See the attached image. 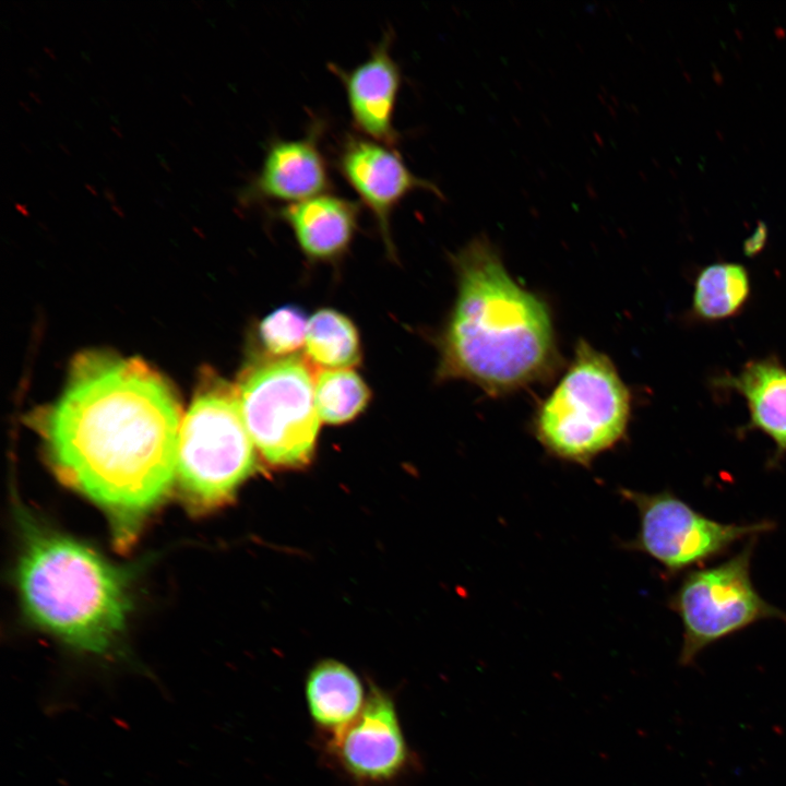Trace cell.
I'll use <instances>...</instances> for the list:
<instances>
[{"label": "cell", "instance_id": "obj_2", "mask_svg": "<svg viewBox=\"0 0 786 786\" xmlns=\"http://www.w3.org/2000/svg\"><path fill=\"white\" fill-rule=\"evenodd\" d=\"M452 263L457 290L436 338L437 379L465 380L498 396L549 377L559 356L547 303L514 281L486 235Z\"/></svg>", "mask_w": 786, "mask_h": 786}, {"label": "cell", "instance_id": "obj_9", "mask_svg": "<svg viewBox=\"0 0 786 786\" xmlns=\"http://www.w3.org/2000/svg\"><path fill=\"white\" fill-rule=\"evenodd\" d=\"M335 165L344 180L371 212L388 254L395 258L390 219L394 210L412 192L424 190L443 199L438 186L416 176L395 147L364 135L346 133Z\"/></svg>", "mask_w": 786, "mask_h": 786}, {"label": "cell", "instance_id": "obj_1", "mask_svg": "<svg viewBox=\"0 0 786 786\" xmlns=\"http://www.w3.org/2000/svg\"><path fill=\"white\" fill-rule=\"evenodd\" d=\"M180 426L176 395L155 370L87 352L37 427L57 476L103 509L127 547L172 486Z\"/></svg>", "mask_w": 786, "mask_h": 786}, {"label": "cell", "instance_id": "obj_3", "mask_svg": "<svg viewBox=\"0 0 786 786\" xmlns=\"http://www.w3.org/2000/svg\"><path fill=\"white\" fill-rule=\"evenodd\" d=\"M21 515L16 580L26 616L74 650L109 653L130 610L123 573L85 544Z\"/></svg>", "mask_w": 786, "mask_h": 786}, {"label": "cell", "instance_id": "obj_11", "mask_svg": "<svg viewBox=\"0 0 786 786\" xmlns=\"http://www.w3.org/2000/svg\"><path fill=\"white\" fill-rule=\"evenodd\" d=\"M323 131V122L315 120L302 138L272 139L259 171L240 192L239 200L243 204H291L329 193L332 181L320 145Z\"/></svg>", "mask_w": 786, "mask_h": 786}, {"label": "cell", "instance_id": "obj_20", "mask_svg": "<svg viewBox=\"0 0 786 786\" xmlns=\"http://www.w3.org/2000/svg\"><path fill=\"white\" fill-rule=\"evenodd\" d=\"M765 239V227L762 225L761 227H758L754 235L747 241V248L749 251H755L762 246L763 241Z\"/></svg>", "mask_w": 786, "mask_h": 786}, {"label": "cell", "instance_id": "obj_19", "mask_svg": "<svg viewBox=\"0 0 786 786\" xmlns=\"http://www.w3.org/2000/svg\"><path fill=\"white\" fill-rule=\"evenodd\" d=\"M306 312L298 306L285 305L264 317L258 326L261 347L259 357L285 358L297 355L306 343Z\"/></svg>", "mask_w": 786, "mask_h": 786}, {"label": "cell", "instance_id": "obj_7", "mask_svg": "<svg viewBox=\"0 0 786 786\" xmlns=\"http://www.w3.org/2000/svg\"><path fill=\"white\" fill-rule=\"evenodd\" d=\"M753 543L733 558L690 572L669 600L680 617V663L690 665L708 645L763 619L786 616L764 600L750 576Z\"/></svg>", "mask_w": 786, "mask_h": 786}, {"label": "cell", "instance_id": "obj_15", "mask_svg": "<svg viewBox=\"0 0 786 786\" xmlns=\"http://www.w3.org/2000/svg\"><path fill=\"white\" fill-rule=\"evenodd\" d=\"M743 395L750 410V426L766 433L778 453L786 451V369L773 360L746 365L726 381Z\"/></svg>", "mask_w": 786, "mask_h": 786}, {"label": "cell", "instance_id": "obj_17", "mask_svg": "<svg viewBox=\"0 0 786 786\" xmlns=\"http://www.w3.org/2000/svg\"><path fill=\"white\" fill-rule=\"evenodd\" d=\"M750 282L746 269L735 263L712 264L699 274L693 293V309L706 320H719L737 313L746 302Z\"/></svg>", "mask_w": 786, "mask_h": 786}, {"label": "cell", "instance_id": "obj_8", "mask_svg": "<svg viewBox=\"0 0 786 786\" xmlns=\"http://www.w3.org/2000/svg\"><path fill=\"white\" fill-rule=\"evenodd\" d=\"M619 492L636 508L640 523L636 536L623 547L647 555L669 573L699 564L736 541L774 526L771 522L720 523L669 491L645 493L621 488Z\"/></svg>", "mask_w": 786, "mask_h": 786}, {"label": "cell", "instance_id": "obj_12", "mask_svg": "<svg viewBox=\"0 0 786 786\" xmlns=\"http://www.w3.org/2000/svg\"><path fill=\"white\" fill-rule=\"evenodd\" d=\"M393 33L388 29L370 55L346 70L334 63L330 70L344 86L352 123L360 135L391 147L400 141L394 127V111L401 90L402 73L391 55Z\"/></svg>", "mask_w": 786, "mask_h": 786}, {"label": "cell", "instance_id": "obj_14", "mask_svg": "<svg viewBox=\"0 0 786 786\" xmlns=\"http://www.w3.org/2000/svg\"><path fill=\"white\" fill-rule=\"evenodd\" d=\"M305 692L311 718L331 736L358 716L367 696L358 676L335 659L321 660L310 669Z\"/></svg>", "mask_w": 786, "mask_h": 786}, {"label": "cell", "instance_id": "obj_5", "mask_svg": "<svg viewBox=\"0 0 786 786\" xmlns=\"http://www.w3.org/2000/svg\"><path fill=\"white\" fill-rule=\"evenodd\" d=\"M255 468L237 386L211 377L180 426L176 478L181 495L194 511L215 509L234 499Z\"/></svg>", "mask_w": 786, "mask_h": 786}, {"label": "cell", "instance_id": "obj_13", "mask_svg": "<svg viewBox=\"0 0 786 786\" xmlns=\"http://www.w3.org/2000/svg\"><path fill=\"white\" fill-rule=\"evenodd\" d=\"M360 209L357 202L329 192L285 204L275 217L288 225L308 260L333 263L349 250Z\"/></svg>", "mask_w": 786, "mask_h": 786}, {"label": "cell", "instance_id": "obj_4", "mask_svg": "<svg viewBox=\"0 0 786 786\" xmlns=\"http://www.w3.org/2000/svg\"><path fill=\"white\" fill-rule=\"evenodd\" d=\"M630 392L602 352L580 340L568 370L539 404L532 428L546 452L588 466L627 433Z\"/></svg>", "mask_w": 786, "mask_h": 786}, {"label": "cell", "instance_id": "obj_6", "mask_svg": "<svg viewBox=\"0 0 786 786\" xmlns=\"http://www.w3.org/2000/svg\"><path fill=\"white\" fill-rule=\"evenodd\" d=\"M236 386L246 427L263 458L286 468L309 464L321 419L314 376L307 360L297 355L258 356Z\"/></svg>", "mask_w": 786, "mask_h": 786}, {"label": "cell", "instance_id": "obj_10", "mask_svg": "<svg viewBox=\"0 0 786 786\" xmlns=\"http://www.w3.org/2000/svg\"><path fill=\"white\" fill-rule=\"evenodd\" d=\"M329 748L347 775L360 784L390 782L409 761L393 699L373 683L358 716L331 736Z\"/></svg>", "mask_w": 786, "mask_h": 786}, {"label": "cell", "instance_id": "obj_16", "mask_svg": "<svg viewBox=\"0 0 786 786\" xmlns=\"http://www.w3.org/2000/svg\"><path fill=\"white\" fill-rule=\"evenodd\" d=\"M306 356L327 369H350L361 360V344L354 322L342 312L322 308L309 319Z\"/></svg>", "mask_w": 786, "mask_h": 786}, {"label": "cell", "instance_id": "obj_18", "mask_svg": "<svg viewBox=\"0 0 786 786\" xmlns=\"http://www.w3.org/2000/svg\"><path fill=\"white\" fill-rule=\"evenodd\" d=\"M314 397L320 419L330 425H342L366 409L371 392L356 371L326 369L314 376Z\"/></svg>", "mask_w": 786, "mask_h": 786}]
</instances>
